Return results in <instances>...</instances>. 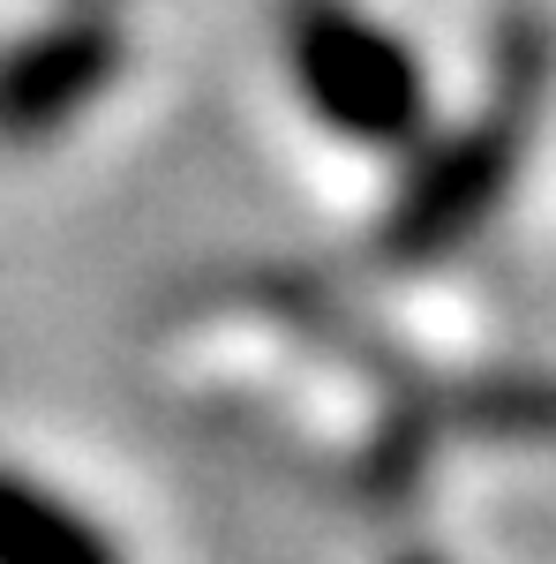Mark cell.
<instances>
[{
	"label": "cell",
	"instance_id": "5b68a950",
	"mask_svg": "<svg viewBox=\"0 0 556 564\" xmlns=\"http://www.w3.org/2000/svg\"><path fill=\"white\" fill-rule=\"evenodd\" d=\"M473 430L489 436H534V444H556V377H504V384H473L459 399Z\"/></svg>",
	"mask_w": 556,
	"mask_h": 564
},
{
	"label": "cell",
	"instance_id": "277c9868",
	"mask_svg": "<svg viewBox=\"0 0 556 564\" xmlns=\"http://www.w3.org/2000/svg\"><path fill=\"white\" fill-rule=\"evenodd\" d=\"M0 564H121V542L45 481L0 467Z\"/></svg>",
	"mask_w": 556,
	"mask_h": 564
},
{
	"label": "cell",
	"instance_id": "8992f818",
	"mask_svg": "<svg viewBox=\"0 0 556 564\" xmlns=\"http://www.w3.org/2000/svg\"><path fill=\"white\" fill-rule=\"evenodd\" d=\"M76 8H106V0H76Z\"/></svg>",
	"mask_w": 556,
	"mask_h": 564
},
{
	"label": "cell",
	"instance_id": "52a82bcc",
	"mask_svg": "<svg viewBox=\"0 0 556 564\" xmlns=\"http://www.w3.org/2000/svg\"><path fill=\"white\" fill-rule=\"evenodd\" d=\"M406 564H436V557H406Z\"/></svg>",
	"mask_w": 556,
	"mask_h": 564
},
{
	"label": "cell",
	"instance_id": "7a4b0ae2",
	"mask_svg": "<svg viewBox=\"0 0 556 564\" xmlns=\"http://www.w3.org/2000/svg\"><path fill=\"white\" fill-rule=\"evenodd\" d=\"M519 151H526V113L519 106H497V113L467 121L459 135H444L414 166L406 196L391 204L384 234H377L384 257L391 263H436V257H451V249H467L473 234L497 218V204H504V188L519 174Z\"/></svg>",
	"mask_w": 556,
	"mask_h": 564
},
{
	"label": "cell",
	"instance_id": "6da1fadb",
	"mask_svg": "<svg viewBox=\"0 0 556 564\" xmlns=\"http://www.w3.org/2000/svg\"><path fill=\"white\" fill-rule=\"evenodd\" d=\"M286 53H294L301 98L346 143L399 151V143H414L428 129V90H422L414 53L391 39L384 23H369L361 8H346V0H294Z\"/></svg>",
	"mask_w": 556,
	"mask_h": 564
},
{
	"label": "cell",
	"instance_id": "3957f363",
	"mask_svg": "<svg viewBox=\"0 0 556 564\" xmlns=\"http://www.w3.org/2000/svg\"><path fill=\"white\" fill-rule=\"evenodd\" d=\"M121 76V31L106 8H76L0 53V143H53L84 106H98Z\"/></svg>",
	"mask_w": 556,
	"mask_h": 564
}]
</instances>
